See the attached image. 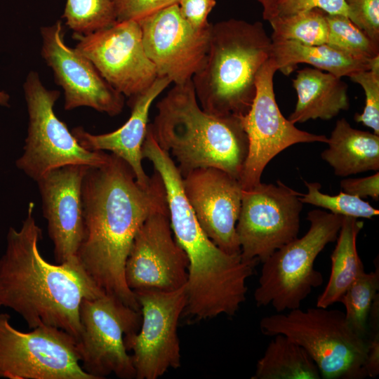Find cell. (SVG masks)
Instances as JSON below:
<instances>
[{"mask_svg": "<svg viewBox=\"0 0 379 379\" xmlns=\"http://www.w3.org/2000/svg\"><path fill=\"white\" fill-rule=\"evenodd\" d=\"M313 8L321 9L329 15L347 16L345 0H280L277 15H291Z\"/></svg>", "mask_w": 379, "mask_h": 379, "instance_id": "obj_34", "label": "cell"}, {"mask_svg": "<svg viewBox=\"0 0 379 379\" xmlns=\"http://www.w3.org/2000/svg\"><path fill=\"white\" fill-rule=\"evenodd\" d=\"M41 55L63 90L65 110L88 107L110 117L119 114L124 95L102 77L93 62L64 40L61 20L40 29Z\"/></svg>", "mask_w": 379, "mask_h": 379, "instance_id": "obj_16", "label": "cell"}, {"mask_svg": "<svg viewBox=\"0 0 379 379\" xmlns=\"http://www.w3.org/2000/svg\"><path fill=\"white\" fill-rule=\"evenodd\" d=\"M34 206L29 204L20 230H8L0 259V307L18 313L30 329L58 328L77 341L82 300L105 293L80 263L55 265L43 258L39 250L42 231L36 223Z\"/></svg>", "mask_w": 379, "mask_h": 379, "instance_id": "obj_2", "label": "cell"}, {"mask_svg": "<svg viewBox=\"0 0 379 379\" xmlns=\"http://www.w3.org/2000/svg\"><path fill=\"white\" fill-rule=\"evenodd\" d=\"M343 217L319 209L308 212L310 225L306 234L284 245L262 262L254 292L258 307L271 305L277 312L300 307L312 289L324 281L314 262L328 244L336 241Z\"/></svg>", "mask_w": 379, "mask_h": 379, "instance_id": "obj_7", "label": "cell"}, {"mask_svg": "<svg viewBox=\"0 0 379 379\" xmlns=\"http://www.w3.org/2000/svg\"><path fill=\"white\" fill-rule=\"evenodd\" d=\"M262 8L264 20L270 21L277 15V8L280 0H257Z\"/></svg>", "mask_w": 379, "mask_h": 379, "instance_id": "obj_38", "label": "cell"}, {"mask_svg": "<svg viewBox=\"0 0 379 379\" xmlns=\"http://www.w3.org/2000/svg\"><path fill=\"white\" fill-rule=\"evenodd\" d=\"M271 48L260 22L232 18L212 24L205 61L192 79L200 107L216 116H245Z\"/></svg>", "mask_w": 379, "mask_h": 379, "instance_id": "obj_5", "label": "cell"}, {"mask_svg": "<svg viewBox=\"0 0 379 379\" xmlns=\"http://www.w3.org/2000/svg\"><path fill=\"white\" fill-rule=\"evenodd\" d=\"M379 289V268L364 272L350 285L340 302L345 307V319L351 328L365 338L371 308Z\"/></svg>", "mask_w": 379, "mask_h": 379, "instance_id": "obj_27", "label": "cell"}, {"mask_svg": "<svg viewBox=\"0 0 379 379\" xmlns=\"http://www.w3.org/2000/svg\"><path fill=\"white\" fill-rule=\"evenodd\" d=\"M138 22L145 53L158 77H167L174 84L191 80L205 61L212 24L203 29H194L182 17L178 4Z\"/></svg>", "mask_w": 379, "mask_h": 379, "instance_id": "obj_17", "label": "cell"}, {"mask_svg": "<svg viewBox=\"0 0 379 379\" xmlns=\"http://www.w3.org/2000/svg\"><path fill=\"white\" fill-rule=\"evenodd\" d=\"M157 109L150 124L154 137L175 158L182 177L197 168L215 167L239 180L248 149L240 118L205 112L192 79L174 84Z\"/></svg>", "mask_w": 379, "mask_h": 379, "instance_id": "obj_4", "label": "cell"}, {"mask_svg": "<svg viewBox=\"0 0 379 379\" xmlns=\"http://www.w3.org/2000/svg\"><path fill=\"white\" fill-rule=\"evenodd\" d=\"M340 187L344 192L366 198L370 197L373 200H379V173L372 175L359 178H346L340 181Z\"/></svg>", "mask_w": 379, "mask_h": 379, "instance_id": "obj_37", "label": "cell"}, {"mask_svg": "<svg viewBox=\"0 0 379 379\" xmlns=\"http://www.w3.org/2000/svg\"><path fill=\"white\" fill-rule=\"evenodd\" d=\"M270 58L278 70L286 76L295 70L297 65L306 63L340 78L369 70L371 60L354 57L327 44L306 45L296 41H272Z\"/></svg>", "mask_w": 379, "mask_h": 379, "instance_id": "obj_23", "label": "cell"}, {"mask_svg": "<svg viewBox=\"0 0 379 379\" xmlns=\"http://www.w3.org/2000/svg\"><path fill=\"white\" fill-rule=\"evenodd\" d=\"M90 166H63L36 180L57 264L79 263L84 232L82 182Z\"/></svg>", "mask_w": 379, "mask_h": 379, "instance_id": "obj_19", "label": "cell"}, {"mask_svg": "<svg viewBox=\"0 0 379 379\" xmlns=\"http://www.w3.org/2000/svg\"><path fill=\"white\" fill-rule=\"evenodd\" d=\"M0 312V378L94 379L82 368L75 338L51 326L15 328Z\"/></svg>", "mask_w": 379, "mask_h": 379, "instance_id": "obj_10", "label": "cell"}, {"mask_svg": "<svg viewBox=\"0 0 379 379\" xmlns=\"http://www.w3.org/2000/svg\"><path fill=\"white\" fill-rule=\"evenodd\" d=\"M84 232L78 260L106 294L140 311L124 270L133 239L152 213L167 208L163 180L156 171L140 185L131 166L111 153L105 164L90 167L81 188Z\"/></svg>", "mask_w": 379, "mask_h": 379, "instance_id": "obj_1", "label": "cell"}, {"mask_svg": "<svg viewBox=\"0 0 379 379\" xmlns=\"http://www.w3.org/2000/svg\"><path fill=\"white\" fill-rule=\"evenodd\" d=\"M62 18L77 34H90L117 22L112 0H67Z\"/></svg>", "mask_w": 379, "mask_h": 379, "instance_id": "obj_28", "label": "cell"}, {"mask_svg": "<svg viewBox=\"0 0 379 379\" xmlns=\"http://www.w3.org/2000/svg\"><path fill=\"white\" fill-rule=\"evenodd\" d=\"M261 333L282 334L301 346L317 365L321 378L361 379L367 375V341L349 325L345 312L316 306L263 317Z\"/></svg>", "mask_w": 379, "mask_h": 379, "instance_id": "obj_6", "label": "cell"}, {"mask_svg": "<svg viewBox=\"0 0 379 379\" xmlns=\"http://www.w3.org/2000/svg\"><path fill=\"white\" fill-rule=\"evenodd\" d=\"M297 102L288 117L293 124L328 120L350 108L347 85L341 78L317 68L305 67L292 80Z\"/></svg>", "mask_w": 379, "mask_h": 379, "instance_id": "obj_21", "label": "cell"}, {"mask_svg": "<svg viewBox=\"0 0 379 379\" xmlns=\"http://www.w3.org/2000/svg\"><path fill=\"white\" fill-rule=\"evenodd\" d=\"M216 4L215 0H180L178 5L184 20L194 29L208 27V16Z\"/></svg>", "mask_w": 379, "mask_h": 379, "instance_id": "obj_36", "label": "cell"}, {"mask_svg": "<svg viewBox=\"0 0 379 379\" xmlns=\"http://www.w3.org/2000/svg\"><path fill=\"white\" fill-rule=\"evenodd\" d=\"M80 333L77 350L84 371L94 379L114 374L135 378L125 336L139 330L140 311L106 293L85 298L79 308Z\"/></svg>", "mask_w": 379, "mask_h": 379, "instance_id": "obj_9", "label": "cell"}, {"mask_svg": "<svg viewBox=\"0 0 379 379\" xmlns=\"http://www.w3.org/2000/svg\"><path fill=\"white\" fill-rule=\"evenodd\" d=\"M347 16L372 41L379 44V0H345Z\"/></svg>", "mask_w": 379, "mask_h": 379, "instance_id": "obj_32", "label": "cell"}, {"mask_svg": "<svg viewBox=\"0 0 379 379\" xmlns=\"http://www.w3.org/2000/svg\"><path fill=\"white\" fill-rule=\"evenodd\" d=\"M10 96L5 91H0V105L8 107L9 105Z\"/></svg>", "mask_w": 379, "mask_h": 379, "instance_id": "obj_39", "label": "cell"}, {"mask_svg": "<svg viewBox=\"0 0 379 379\" xmlns=\"http://www.w3.org/2000/svg\"><path fill=\"white\" fill-rule=\"evenodd\" d=\"M140 305L139 330L125 336L131 350L137 379H157L169 369L180 366L178 326L186 303V286L173 291L134 292Z\"/></svg>", "mask_w": 379, "mask_h": 379, "instance_id": "obj_12", "label": "cell"}, {"mask_svg": "<svg viewBox=\"0 0 379 379\" xmlns=\"http://www.w3.org/2000/svg\"><path fill=\"white\" fill-rule=\"evenodd\" d=\"M180 0H112L117 21H139Z\"/></svg>", "mask_w": 379, "mask_h": 379, "instance_id": "obj_33", "label": "cell"}, {"mask_svg": "<svg viewBox=\"0 0 379 379\" xmlns=\"http://www.w3.org/2000/svg\"><path fill=\"white\" fill-rule=\"evenodd\" d=\"M142 158L153 164L166 190L171 228L188 261L187 304L209 310L226 304L244 287L250 265L241 254H228L218 248L201 227L182 187V178L168 152L157 142L151 125L142 145Z\"/></svg>", "mask_w": 379, "mask_h": 379, "instance_id": "obj_3", "label": "cell"}, {"mask_svg": "<svg viewBox=\"0 0 379 379\" xmlns=\"http://www.w3.org/2000/svg\"><path fill=\"white\" fill-rule=\"evenodd\" d=\"M364 222L344 216L337 237V244L331 255V270L328 281L319 295L316 306L328 308L340 302L350 285L365 272L357 249V238Z\"/></svg>", "mask_w": 379, "mask_h": 379, "instance_id": "obj_24", "label": "cell"}, {"mask_svg": "<svg viewBox=\"0 0 379 379\" xmlns=\"http://www.w3.org/2000/svg\"><path fill=\"white\" fill-rule=\"evenodd\" d=\"M23 91L29 123L24 152L17 167L36 181L48 171L71 164L98 167L105 164L109 154L82 147L54 112L60 93L47 89L37 72L26 77Z\"/></svg>", "mask_w": 379, "mask_h": 379, "instance_id": "obj_8", "label": "cell"}, {"mask_svg": "<svg viewBox=\"0 0 379 379\" xmlns=\"http://www.w3.org/2000/svg\"><path fill=\"white\" fill-rule=\"evenodd\" d=\"M188 266L167 207L151 214L136 233L125 265V279L133 292L173 291L186 286Z\"/></svg>", "mask_w": 379, "mask_h": 379, "instance_id": "obj_15", "label": "cell"}, {"mask_svg": "<svg viewBox=\"0 0 379 379\" xmlns=\"http://www.w3.org/2000/svg\"><path fill=\"white\" fill-rule=\"evenodd\" d=\"M258 361L252 379H320L308 353L290 338L277 334Z\"/></svg>", "mask_w": 379, "mask_h": 379, "instance_id": "obj_25", "label": "cell"}, {"mask_svg": "<svg viewBox=\"0 0 379 379\" xmlns=\"http://www.w3.org/2000/svg\"><path fill=\"white\" fill-rule=\"evenodd\" d=\"M182 178L185 197L208 238L224 252L241 254L236 231L243 190L239 180L215 167L197 168Z\"/></svg>", "mask_w": 379, "mask_h": 379, "instance_id": "obj_18", "label": "cell"}, {"mask_svg": "<svg viewBox=\"0 0 379 379\" xmlns=\"http://www.w3.org/2000/svg\"><path fill=\"white\" fill-rule=\"evenodd\" d=\"M307 192H299V199L302 204H309L327 209L330 213L342 216L363 218L371 219L379 214L374 208L361 198L341 191L335 195L322 193L319 190L321 184L304 181Z\"/></svg>", "mask_w": 379, "mask_h": 379, "instance_id": "obj_30", "label": "cell"}, {"mask_svg": "<svg viewBox=\"0 0 379 379\" xmlns=\"http://www.w3.org/2000/svg\"><path fill=\"white\" fill-rule=\"evenodd\" d=\"M321 158L338 176L347 177L379 169V135L354 128L345 119L338 120Z\"/></svg>", "mask_w": 379, "mask_h": 379, "instance_id": "obj_22", "label": "cell"}, {"mask_svg": "<svg viewBox=\"0 0 379 379\" xmlns=\"http://www.w3.org/2000/svg\"><path fill=\"white\" fill-rule=\"evenodd\" d=\"M326 20L327 44L357 58H372L379 55V44L372 41L347 16L326 13Z\"/></svg>", "mask_w": 379, "mask_h": 379, "instance_id": "obj_29", "label": "cell"}, {"mask_svg": "<svg viewBox=\"0 0 379 379\" xmlns=\"http://www.w3.org/2000/svg\"><path fill=\"white\" fill-rule=\"evenodd\" d=\"M273 29L272 41H296L306 45L327 44L328 26L326 13L313 8L291 15H277L270 21Z\"/></svg>", "mask_w": 379, "mask_h": 379, "instance_id": "obj_26", "label": "cell"}, {"mask_svg": "<svg viewBox=\"0 0 379 379\" xmlns=\"http://www.w3.org/2000/svg\"><path fill=\"white\" fill-rule=\"evenodd\" d=\"M76 48L87 57L102 77L118 92L135 98L158 77L147 57L138 21H117L87 34H73Z\"/></svg>", "mask_w": 379, "mask_h": 379, "instance_id": "obj_14", "label": "cell"}, {"mask_svg": "<svg viewBox=\"0 0 379 379\" xmlns=\"http://www.w3.org/2000/svg\"><path fill=\"white\" fill-rule=\"evenodd\" d=\"M349 77L362 87L366 97L363 112L356 114L354 120L372 128L379 135V72L362 70L351 74Z\"/></svg>", "mask_w": 379, "mask_h": 379, "instance_id": "obj_31", "label": "cell"}, {"mask_svg": "<svg viewBox=\"0 0 379 379\" xmlns=\"http://www.w3.org/2000/svg\"><path fill=\"white\" fill-rule=\"evenodd\" d=\"M379 298L375 297L370 310L368 323L370 326V338L367 341V375L376 377L379 373Z\"/></svg>", "mask_w": 379, "mask_h": 379, "instance_id": "obj_35", "label": "cell"}, {"mask_svg": "<svg viewBox=\"0 0 379 379\" xmlns=\"http://www.w3.org/2000/svg\"><path fill=\"white\" fill-rule=\"evenodd\" d=\"M302 203L299 192L278 180L242 190L236 231L242 259L263 262L298 237Z\"/></svg>", "mask_w": 379, "mask_h": 379, "instance_id": "obj_11", "label": "cell"}, {"mask_svg": "<svg viewBox=\"0 0 379 379\" xmlns=\"http://www.w3.org/2000/svg\"><path fill=\"white\" fill-rule=\"evenodd\" d=\"M277 71L275 62L270 58L257 75L251 107L240 118L248 140V154L239 179L244 190L258 185L267 164L287 147L302 142H328L325 135L300 130L283 116L274 91Z\"/></svg>", "mask_w": 379, "mask_h": 379, "instance_id": "obj_13", "label": "cell"}, {"mask_svg": "<svg viewBox=\"0 0 379 379\" xmlns=\"http://www.w3.org/2000/svg\"><path fill=\"white\" fill-rule=\"evenodd\" d=\"M171 83L167 77H158L144 92L129 99L131 116L124 125L114 131L95 135L81 126H77L72 128V135L86 149L109 150L124 159L134 172L137 182L140 185H147L150 177L142 168V145L148 126L149 109L154 100Z\"/></svg>", "mask_w": 379, "mask_h": 379, "instance_id": "obj_20", "label": "cell"}]
</instances>
